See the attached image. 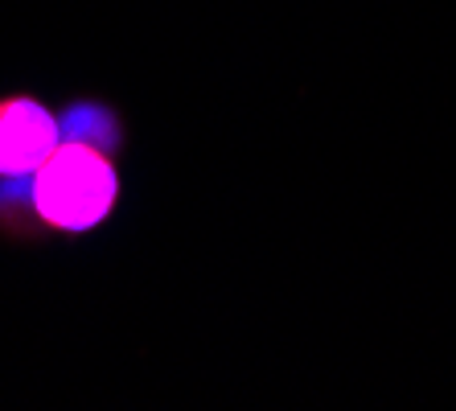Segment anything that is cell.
Here are the masks:
<instances>
[{"mask_svg":"<svg viewBox=\"0 0 456 411\" xmlns=\"http://www.w3.org/2000/svg\"><path fill=\"white\" fill-rule=\"evenodd\" d=\"M62 140V119L42 99H0V181H25Z\"/></svg>","mask_w":456,"mask_h":411,"instance_id":"obj_2","label":"cell"},{"mask_svg":"<svg viewBox=\"0 0 456 411\" xmlns=\"http://www.w3.org/2000/svg\"><path fill=\"white\" fill-rule=\"evenodd\" d=\"M119 201V169L111 148L91 136H62L58 148L25 177V214L37 234L99 231Z\"/></svg>","mask_w":456,"mask_h":411,"instance_id":"obj_1","label":"cell"}]
</instances>
